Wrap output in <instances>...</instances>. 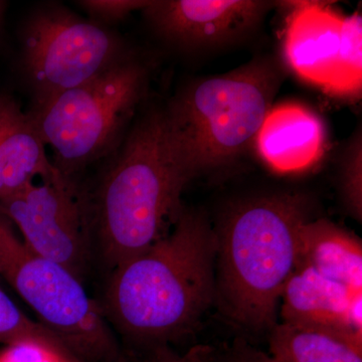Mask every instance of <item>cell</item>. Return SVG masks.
Returning a JSON list of instances; mask_svg holds the SVG:
<instances>
[{"label":"cell","mask_w":362,"mask_h":362,"mask_svg":"<svg viewBox=\"0 0 362 362\" xmlns=\"http://www.w3.org/2000/svg\"><path fill=\"white\" fill-rule=\"evenodd\" d=\"M216 246L206 216L183 207L168 235L105 277L99 303L116 337L156 351L189 334L216 300Z\"/></svg>","instance_id":"cell-1"},{"label":"cell","mask_w":362,"mask_h":362,"mask_svg":"<svg viewBox=\"0 0 362 362\" xmlns=\"http://www.w3.org/2000/svg\"><path fill=\"white\" fill-rule=\"evenodd\" d=\"M190 180L165 111L144 117L88 192L95 264L105 277L168 235Z\"/></svg>","instance_id":"cell-2"},{"label":"cell","mask_w":362,"mask_h":362,"mask_svg":"<svg viewBox=\"0 0 362 362\" xmlns=\"http://www.w3.org/2000/svg\"><path fill=\"white\" fill-rule=\"evenodd\" d=\"M306 199L276 194L242 202L216 230V300L233 322L252 331L277 325L281 296L296 269Z\"/></svg>","instance_id":"cell-3"},{"label":"cell","mask_w":362,"mask_h":362,"mask_svg":"<svg viewBox=\"0 0 362 362\" xmlns=\"http://www.w3.org/2000/svg\"><path fill=\"white\" fill-rule=\"evenodd\" d=\"M282 77L274 62L254 61L199 81L176 98L166 118L192 180L245 152L273 106Z\"/></svg>","instance_id":"cell-4"},{"label":"cell","mask_w":362,"mask_h":362,"mask_svg":"<svg viewBox=\"0 0 362 362\" xmlns=\"http://www.w3.org/2000/svg\"><path fill=\"white\" fill-rule=\"evenodd\" d=\"M0 277L78 361L119 362L125 357L99 301L90 296L84 283L65 267L32 251L2 211Z\"/></svg>","instance_id":"cell-5"},{"label":"cell","mask_w":362,"mask_h":362,"mask_svg":"<svg viewBox=\"0 0 362 362\" xmlns=\"http://www.w3.org/2000/svg\"><path fill=\"white\" fill-rule=\"evenodd\" d=\"M147 71L128 58L94 80L35 105L30 114L52 165L66 178L76 175L115 144L141 101Z\"/></svg>","instance_id":"cell-6"},{"label":"cell","mask_w":362,"mask_h":362,"mask_svg":"<svg viewBox=\"0 0 362 362\" xmlns=\"http://www.w3.org/2000/svg\"><path fill=\"white\" fill-rule=\"evenodd\" d=\"M128 58L113 33L62 9H44L26 26L23 64L37 103L94 80Z\"/></svg>","instance_id":"cell-7"},{"label":"cell","mask_w":362,"mask_h":362,"mask_svg":"<svg viewBox=\"0 0 362 362\" xmlns=\"http://www.w3.org/2000/svg\"><path fill=\"white\" fill-rule=\"evenodd\" d=\"M26 246L65 267L85 284L95 266L88 192L56 169L0 201Z\"/></svg>","instance_id":"cell-8"},{"label":"cell","mask_w":362,"mask_h":362,"mask_svg":"<svg viewBox=\"0 0 362 362\" xmlns=\"http://www.w3.org/2000/svg\"><path fill=\"white\" fill-rule=\"evenodd\" d=\"M274 6L261 0H156L143 11L166 39L204 47L246 35Z\"/></svg>","instance_id":"cell-9"},{"label":"cell","mask_w":362,"mask_h":362,"mask_svg":"<svg viewBox=\"0 0 362 362\" xmlns=\"http://www.w3.org/2000/svg\"><path fill=\"white\" fill-rule=\"evenodd\" d=\"M278 4L289 9L283 37L286 64L304 82L327 90L337 66L343 16L325 2Z\"/></svg>","instance_id":"cell-10"},{"label":"cell","mask_w":362,"mask_h":362,"mask_svg":"<svg viewBox=\"0 0 362 362\" xmlns=\"http://www.w3.org/2000/svg\"><path fill=\"white\" fill-rule=\"evenodd\" d=\"M281 322L362 335V291L297 266L281 296Z\"/></svg>","instance_id":"cell-11"},{"label":"cell","mask_w":362,"mask_h":362,"mask_svg":"<svg viewBox=\"0 0 362 362\" xmlns=\"http://www.w3.org/2000/svg\"><path fill=\"white\" fill-rule=\"evenodd\" d=\"M262 161L279 175H297L325 153L327 132L315 112L299 103L272 106L254 140Z\"/></svg>","instance_id":"cell-12"},{"label":"cell","mask_w":362,"mask_h":362,"mask_svg":"<svg viewBox=\"0 0 362 362\" xmlns=\"http://www.w3.org/2000/svg\"><path fill=\"white\" fill-rule=\"evenodd\" d=\"M297 266L310 267L324 277L362 291L361 240L326 218L302 226Z\"/></svg>","instance_id":"cell-13"},{"label":"cell","mask_w":362,"mask_h":362,"mask_svg":"<svg viewBox=\"0 0 362 362\" xmlns=\"http://www.w3.org/2000/svg\"><path fill=\"white\" fill-rule=\"evenodd\" d=\"M269 354L281 362H362V335L279 322L270 331Z\"/></svg>","instance_id":"cell-14"},{"label":"cell","mask_w":362,"mask_h":362,"mask_svg":"<svg viewBox=\"0 0 362 362\" xmlns=\"http://www.w3.org/2000/svg\"><path fill=\"white\" fill-rule=\"evenodd\" d=\"M30 115H23L0 138V201L18 194L56 168Z\"/></svg>","instance_id":"cell-15"},{"label":"cell","mask_w":362,"mask_h":362,"mask_svg":"<svg viewBox=\"0 0 362 362\" xmlns=\"http://www.w3.org/2000/svg\"><path fill=\"white\" fill-rule=\"evenodd\" d=\"M362 18L354 13L342 20L337 66L327 94L357 98L362 85Z\"/></svg>","instance_id":"cell-16"},{"label":"cell","mask_w":362,"mask_h":362,"mask_svg":"<svg viewBox=\"0 0 362 362\" xmlns=\"http://www.w3.org/2000/svg\"><path fill=\"white\" fill-rule=\"evenodd\" d=\"M23 342L40 343L70 354L58 338L37 321L28 318L0 288V343L13 345Z\"/></svg>","instance_id":"cell-17"},{"label":"cell","mask_w":362,"mask_h":362,"mask_svg":"<svg viewBox=\"0 0 362 362\" xmlns=\"http://www.w3.org/2000/svg\"><path fill=\"white\" fill-rule=\"evenodd\" d=\"M361 134L357 135L347 151L342 168V194L350 214L357 221L362 216Z\"/></svg>","instance_id":"cell-18"},{"label":"cell","mask_w":362,"mask_h":362,"mask_svg":"<svg viewBox=\"0 0 362 362\" xmlns=\"http://www.w3.org/2000/svg\"><path fill=\"white\" fill-rule=\"evenodd\" d=\"M0 362H81L70 354L35 342L6 345L0 349Z\"/></svg>","instance_id":"cell-19"},{"label":"cell","mask_w":362,"mask_h":362,"mask_svg":"<svg viewBox=\"0 0 362 362\" xmlns=\"http://www.w3.org/2000/svg\"><path fill=\"white\" fill-rule=\"evenodd\" d=\"M78 6L90 14V18L106 23H115L127 18L132 11L144 9L150 1L145 0H83Z\"/></svg>","instance_id":"cell-20"},{"label":"cell","mask_w":362,"mask_h":362,"mask_svg":"<svg viewBox=\"0 0 362 362\" xmlns=\"http://www.w3.org/2000/svg\"><path fill=\"white\" fill-rule=\"evenodd\" d=\"M216 349L211 345L199 344L183 354H175L169 349L152 351L145 358L128 359L124 357L119 362H211Z\"/></svg>","instance_id":"cell-21"},{"label":"cell","mask_w":362,"mask_h":362,"mask_svg":"<svg viewBox=\"0 0 362 362\" xmlns=\"http://www.w3.org/2000/svg\"><path fill=\"white\" fill-rule=\"evenodd\" d=\"M211 362H281L269 352L252 346L244 339H235L232 345L214 351Z\"/></svg>","instance_id":"cell-22"},{"label":"cell","mask_w":362,"mask_h":362,"mask_svg":"<svg viewBox=\"0 0 362 362\" xmlns=\"http://www.w3.org/2000/svg\"><path fill=\"white\" fill-rule=\"evenodd\" d=\"M23 116L16 104L0 100V138Z\"/></svg>","instance_id":"cell-23"},{"label":"cell","mask_w":362,"mask_h":362,"mask_svg":"<svg viewBox=\"0 0 362 362\" xmlns=\"http://www.w3.org/2000/svg\"><path fill=\"white\" fill-rule=\"evenodd\" d=\"M2 7H4V2L0 1V14H1Z\"/></svg>","instance_id":"cell-24"}]
</instances>
